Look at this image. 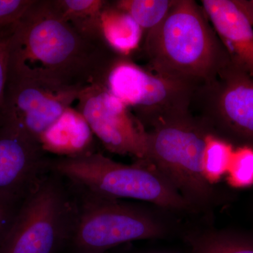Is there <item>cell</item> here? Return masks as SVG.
<instances>
[{"label":"cell","mask_w":253,"mask_h":253,"mask_svg":"<svg viewBox=\"0 0 253 253\" xmlns=\"http://www.w3.org/2000/svg\"><path fill=\"white\" fill-rule=\"evenodd\" d=\"M118 56L104 40L85 36L65 19L55 0H34L15 25L9 71L83 90L104 83Z\"/></svg>","instance_id":"cell-1"},{"label":"cell","mask_w":253,"mask_h":253,"mask_svg":"<svg viewBox=\"0 0 253 253\" xmlns=\"http://www.w3.org/2000/svg\"><path fill=\"white\" fill-rule=\"evenodd\" d=\"M145 35L148 70L196 90L231 63L202 6L194 0H175L161 24Z\"/></svg>","instance_id":"cell-2"},{"label":"cell","mask_w":253,"mask_h":253,"mask_svg":"<svg viewBox=\"0 0 253 253\" xmlns=\"http://www.w3.org/2000/svg\"><path fill=\"white\" fill-rule=\"evenodd\" d=\"M47 169L66 178L86 194L144 201L169 212H194L174 186L146 161L123 164L89 152L48 160Z\"/></svg>","instance_id":"cell-3"},{"label":"cell","mask_w":253,"mask_h":253,"mask_svg":"<svg viewBox=\"0 0 253 253\" xmlns=\"http://www.w3.org/2000/svg\"><path fill=\"white\" fill-rule=\"evenodd\" d=\"M146 161L151 163L186 200L194 212L215 203V189L204 171L210 128L192 113L166 120L146 130Z\"/></svg>","instance_id":"cell-4"},{"label":"cell","mask_w":253,"mask_h":253,"mask_svg":"<svg viewBox=\"0 0 253 253\" xmlns=\"http://www.w3.org/2000/svg\"><path fill=\"white\" fill-rule=\"evenodd\" d=\"M82 193L65 246L68 253H106L126 243L172 234L174 227L162 212L166 210Z\"/></svg>","instance_id":"cell-5"},{"label":"cell","mask_w":253,"mask_h":253,"mask_svg":"<svg viewBox=\"0 0 253 253\" xmlns=\"http://www.w3.org/2000/svg\"><path fill=\"white\" fill-rule=\"evenodd\" d=\"M49 172L23 199L0 243V253H59L64 250L76 204L61 176Z\"/></svg>","instance_id":"cell-6"},{"label":"cell","mask_w":253,"mask_h":253,"mask_svg":"<svg viewBox=\"0 0 253 253\" xmlns=\"http://www.w3.org/2000/svg\"><path fill=\"white\" fill-rule=\"evenodd\" d=\"M104 84L148 129L161 121L191 113L196 91L191 86L162 77L120 55L106 74Z\"/></svg>","instance_id":"cell-7"},{"label":"cell","mask_w":253,"mask_h":253,"mask_svg":"<svg viewBox=\"0 0 253 253\" xmlns=\"http://www.w3.org/2000/svg\"><path fill=\"white\" fill-rule=\"evenodd\" d=\"M213 134L253 147V76L229 63L195 91L191 110Z\"/></svg>","instance_id":"cell-8"},{"label":"cell","mask_w":253,"mask_h":253,"mask_svg":"<svg viewBox=\"0 0 253 253\" xmlns=\"http://www.w3.org/2000/svg\"><path fill=\"white\" fill-rule=\"evenodd\" d=\"M77 104L76 109L108 151L146 161V128L104 83L83 89L78 95Z\"/></svg>","instance_id":"cell-9"},{"label":"cell","mask_w":253,"mask_h":253,"mask_svg":"<svg viewBox=\"0 0 253 253\" xmlns=\"http://www.w3.org/2000/svg\"><path fill=\"white\" fill-rule=\"evenodd\" d=\"M81 91L9 71L0 123L17 126L39 143L41 136L77 101Z\"/></svg>","instance_id":"cell-10"},{"label":"cell","mask_w":253,"mask_h":253,"mask_svg":"<svg viewBox=\"0 0 253 253\" xmlns=\"http://www.w3.org/2000/svg\"><path fill=\"white\" fill-rule=\"evenodd\" d=\"M44 154L24 131L0 123V196L23 201L48 172Z\"/></svg>","instance_id":"cell-11"},{"label":"cell","mask_w":253,"mask_h":253,"mask_svg":"<svg viewBox=\"0 0 253 253\" xmlns=\"http://www.w3.org/2000/svg\"><path fill=\"white\" fill-rule=\"evenodd\" d=\"M201 6L231 63L253 76V26L234 0H203Z\"/></svg>","instance_id":"cell-12"},{"label":"cell","mask_w":253,"mask_h":253,"mask_svg":"<svg viewBox=\"0 0 253 253\" xmlns=\"http://www.w3.org/2000/svg\"><path fill=\"white\" fill-rule=\"evenodd\" d=\"M91 141L92 131L89 125L72 106L68 108L39 139L44 152L63 155L64 157L92 152L89 150Z\"/></svg>","instance_id":"cell-13"},{"label":"cell","mask_w":253,"mask_h":253,"mask_svg":"<svg viewBox=\"0 0 253 253\" xmlns=\"http://www.w3.org/2000/svg\"><path fill=\"white\" fill-rule=\"evenodd\" d=\"M101 36L120 56L129 57L140 46L144 32L130 15L108 1L101 16Z\"/></svg>","instance_id":"cell-14"},{"label":"cell","mask_w":253,"mask_h":253,"mask_svg":"<svg viewBox=\"0 0 253 253\" xmlns=\"http://www.w3.org/2000/svg\"><path fill=\"white\" fill-rule=\"evenodd\" d=\"M188 253H253V234L211 230L186 236Z\"/></svg>","instance_id":"cell-15"},{"label":"cell","mask_w":253,"mask_h":253,"mask_svg":"<svg viewBox=\"0 0 253 253\" xmlns=\"http://www.w3.org/2000/svg\"><path fill=\"white\" fill-rule=\"evenodd\" d=\"M55 2L63 17L78 31L89 38L104 40L100 23L101 13L108 1L55 0Z\"/></svg>","instance_id":"cell-16"},{"label":"cell","mask_w":253,"mask_h":253,"mask_svg":"<svg viewBox=\"0 0 253 253\" xmlns=\"http://www.w3.org/2000/svg\"><path fill=\"white\" fill-rule=\"evenodd\" d=\"M175 0H119L112 3L119 9L130 15L147 33L158 25L167 16Z\"/></svg>","instance_id":"cell-17"},{"label":"cell","mask_w":253,"mask_h":253,"mask_svg":"<svg viewBox=\"0 0 253 253\" xmlns=\"http://www.w3.org/2000/svg\"><path fill=\"white\" fill-rule=\"evenodd\" d=\"M234 149L229 141L211 133L206 141L204 155L205 176L214 186L226 174Z\"/></svg>","instance_id":"cell-18"},{"label":"cell","mask_w":253,"mask_h":253,"mask_svg":"<svg viewBox=\"0 0 253 253\" xmlns=\"http://www.w3.org/2000/svg\"><path fill=\"white\" fill-rule=\"evenodd\" d=\"M227 181L236 188L253 185V147L241 146L234 149L227 172Z\"/></svg>","instance_id":"cell-19"},{"label":"cell","mask_w":253,"mask_h":253,"mask_svg":"<svg viewBox=\"0 0 253 253\" xmlns=\"http://www.w3.org/2000/svg\"><path fill=\"white\" fill-rule=\"evenodd\" d=\"M14 24L0 30V121L4 111L5 94L9 78L10 53Z\"/></svg>","instance_id":"cell-20"},{"label":"cell","mask_w":253,"mask_h":253,"mask_svg":"<svg viewBox=\"0 0 253 253\" xmlns=\"http://www.w3.org/2000/svg\"><path fill=\"white\" fill-rule=\"evenodd\" d=\"M34 0H0V30L17 22Z\"/></svg>","instance_id":"cell-21"},{"label":"cell","mask_w":253,"mask_h":253,"mask_svg":"<svg viewBox=\"0 0 253 253\" xmlns=\"http://www.w3.org/2000/svg\"><path fill=\"white\" fill-rule=\"evenodd\" d=\"M23 201L0 196V243L9 230Z\"/></svg>","instance_id":"cell-22"},{"label":"cell","mask_w":253,"mask_h":253,"mask_svg":"<svg viewBox=\"0 0 253 253\" xmlns=\"http://www.w3.org/2000/svg\"><path fill=\"white\" fill-rule=\"evenodd\" d=\"M234 2L253 26V0H234Z\"/></svg>","instance_id":"cell-23"},{"label":"cell","mask_w":253,"mask_h":253,"mask_svg":"<svg viewBox=\"0 0 253 253\" xmlns=\"http://www.w3.org/2000/svg\"><path fill=\"white\" fill-rule=\"evenodd\" d=\"M144 253H181L176 251H151V252Z\"/></svg>","instance_id":"cell-24"}]
</instances>
